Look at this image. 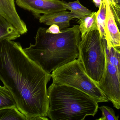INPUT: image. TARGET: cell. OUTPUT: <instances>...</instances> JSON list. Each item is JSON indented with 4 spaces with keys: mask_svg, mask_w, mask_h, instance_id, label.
<instances>
[{
    "mask_svg": "<svg viewBox=\"0 0 120 120\" xmlns=\"http://www.w3.org/2000/svg\"><path fill=\"white\" fill-rule=\"evenodd\" d=\"M51 78V74L28 57L19 42L0 41V79L27 120L48 116L47 84Z\"/></svg>",
    "mask_w": 120,
    "mask_h": 120,
    "instance_id": "cell-1",
    "label": "cell"
},
{
    "mask_svg": "<svg viewBox=\"0 0 120 120\" xmlns=\"http://www.w3.org/2000/svg\"><path fill=\"white\" fill-rule=\"evenodd\" d=\"M47 29L39 28L35 44H30L23 49L30 59L50 74L79 57L81 35L78 25L61 30V33L57 34L47 33Z\"/></svg>",
    "mask_w": 120,
    "mask_h": 120,
    "instance_id": "cell-2",
    "label": "cell"
},
{
    "mask_svg": "<svg viewBox=\"0 0 120 120\" xmlns=\"http://www.w3.org/2000/svg\"><path fill=\"white\" fill-rule=\"evenodd\" d=\"M48 116L52 120H83L94 116L98 102L77 88L52 83L48 89Z\"/></svg>",
    "mask_w": 120,
    "mask_h": 120,
    "instance_id": "cell-3",
    "label": "cell"
},
{
    "mask_svg": "<svg viewBox=\"0 0 120 120\" xmlns=\"http://www.w3.org/2000/svg\"><path fill=\"white\" fill-rule=\"evenodd\" d=\"M51 77L53 83L77 88L92 97L98 103L109 101L97 83L87 74L79 58L53 71Z\"/></svg>",
    "mask_w": 120,
    "mask_h": 120,
    "instance_id": "cell-4",
    "label": "cell"
},
{
    "mask_svg": "<svg viewBox=\"0 0 120 120\" xmlns=\"http://www.w3.org/2000/svg\"><path fill=\"white\" fill-rule=\"evenodd\" d=\"M79 56L87 74L97 83L102 78L106 58L104 45L98 30L87 33L79 44Z\"/></svg>",
    "mask_w": 120,
    "mask_h": 120,
    "instance_id": "cell-5",
    "label": "cell"
},
{
    "mask_svg": "<svg viewBox=\"0 0 120 120\" xmlns=\"http://www.w3.org/2000/svg\"><path fill=\"white\" fill-rule=\"evenodd\" d=\"M97 84L114 107L120 109V78L116 68L107 59L104 74Z\"/></svg>",
    "mask_w": 120,
    "mask_h": 120,
    "instance_id": "cell-6",
    "label": "cell"
},
{
    "mask_svg": "<svg viewBox=\"0 0 120 120\" xmlns=\"http://www.w3.org/2000/svg\"><path fill=\"white\" fill-rule=\"evenodd\" d=\"M17 5L39 18L41 14L66 10V2L60 0H16Z\"/></svg>",
    "mask_w": 120,
    "mask_h": 120,
    "instance_id": "cell-7",
    "label": "cell"
},
{
    "mask_svg": "<svg viewBox=\"0 0 120 120\" xmlns=\"http://www.w3.org/2000/svg\"><path fill=\"white\" fill-rule=\"evenodd\" d=\"M0 16L10 23L21 35L27 33L26 25L17 13L14 0H0Z\"/></svg>",
    "mask_w": 120,
    "mask_h": 120,
    "instance_id": "cell-8",
    "label": "cell"
},
{
    "mask_svg": "<svg viewBox=\"0 0 120 120\" xmlns=\"http://www.w3.org/2000/svg\"><path fill=\"white\" fill-rule=\"evenodd\" d=\"M106 7L105 39L107 46L120 48V32L111 9L109 0H105Z\"/></svg>",
    "mask_w": 120,
    "mask_h": 120,
    "instance_id": "cell-9",
    "label": "cell"
},
{
    "mask_svg": "<svg viewBox=\"0 0 120 120\" xmlns=\"http://www.w3.org/2000/svg\"><path fill=\"white\" fill-rule=\"evenodd\" d=\"M74 18H78L75 14L64 10L40 15L39 22L47 26L56 24L62 30L68 28L70 26V21Z\"/></svg>",
    "mask_w": 120,
    "mask_h": 120,
    "instance_id": "cell-10",
    "label": "cell"
},
{
    "mask_svg": "<svg viewBox=\"0 0 120 120\" xmlns=\"http://www.w3.org/2000/svg\"><path fill=\"white\" fill-rule=\"evenodd\" d=\"M21 34L4 17L0 16V41L13 40L19 38Z\"/></svg>",
    "mask_w": 120,
    "mask_h": 120,
    "instance_id": "cell-11",
    "label": "cell"
},
{
    "mask_svg": "<svg viewBox=\"0 0 120 120\" xmlns=\"http://www.w3.org/2000/svg\"><path fill=\"white\" fill-rule=\"evenodd\" d=\"M97 12H92L90 14L78 19V22L79 24V29L81 38L87 33L92 31L98 30L97 21Z\"/></svg>",
    "mask_w": 120,
    "mask_h": 120,
    "instance_id": "cell-12",
    "label": "cell"
},
{
    "mask_svg": "<svg viewBox=\"0 0 120 120\" xmlns=\"http://www.w3.org/2000/svg\"><path fill=\"white\" fill-rule=\"evenodd\" d=\"M102 40L106 59L116 68L120 79V48L114 47L112 45L107 46L105 38Z\"/></svg>",
    "mask_w": 120,
    "mask_h": 120,
    "instance_id": "cell-13",
    "label": "cell"
},
{
    "mask_svg": "<svg viewBox=\"0 0 120 120\" xmlns=\"http://www.w3.org/2000/svg\"><path fill=\"white\" fill-rule=\"evenodd\" d=\"M0 109L17 107L16 102L13 95L5 86H0Z\"/></svg>",
    "mask_w": 120,
    "mask_h": 120,
    "instance_id": "cell-14",
    "label": "cell"
},
{
    "mask_svg": "<svg viewBox=\"0 0 120 120\" xmlns=\"http://www.w3.org/2000/svg\"><path fill=\"white\" fill-rule=\"evenodd\" d=\"M27 120L17 107L0 109V120Z\"/></svg>",
    "mask_w": 120,
    "mask_h": 120,
    "instance_id": "cell-15",
    "label": "cell"
},
{
    "mask_svg": "<svg viewBox=\"0 0 120 120\" xmlns=\"http://www.w3.org/2000/svg\"><path fill=\"white\" fill-rule=\"evenodd\" d=\"M67 9L71 11L77 16L78 19H82L92 13L90 10L82 5L79 0L74 2H66Z\"/></svg>",
    "mask_w": 120,
    "mask_h": 120,
    "instance_id": "cell-16",
    "label": "cell"
},
{
    "mask_svg": "<svg viewBox=\"0 0 120 120\" xmlns=\"http://www.w3.org/2000/svg\"><path fill=\"white\" fill-rule=\"evenodd\" d=\"M106 7L105 0H102L101 3L97 11V24L98 30L102 39L105 38V27L106 23Z\"/></svg>",
    "mask_w": 120,
    "mask_h": 120,
    "instance_id": "cell-17",
    "label": "cell"
},
{
    "mask_svg": "<svg viewBox=\"0 0 120 120\" xmlns=\"http://www.w3.org/2000/svg\"><path fill=\"white\" fill-rule=\"evenodd\" d=\"M102 112L101 117L97 120H118V116L115 115V112L113 109L107 106H102L99 107Z\"/></svg>",
    "mask_w": 120,
    "mask_h": 120,
    "instance_id": "cell-18",
    "label": "cell"
},
{
    "mask_svg": "<svg viewBox=\"0 0 120 120\" xmlns=\"http://www.w3.org/2000/svg\"><path fill=\"white\" fill-rule=\"evenodd\" d=\"M116 25L120 32V8L118 5L110 4Z\"/></svg>",
    "mask_w": 120,
    "mask_h": 120,
    "instance_id": "cell-19",
    "label": "cell"
},
{
    "mask_svg": "<svg viewBox=\"0 0 120 120\" xmlns=\"http://www.w3.org/2000/svg\"><path fill=\"white\" fill-rule=\"evenodd\" d=\"M46 32L52 34H57L61 33L59 26L56 24L51 25L49 28L47 29Z\"/></svg>",
    "mask_w": 120,
    "mask_h": 120,
    "instance_id": "cell-20",
    "label": "cell"
},
{
    "mask_svg": "<svg viewBox=\"0 0 120 120\" xmlns=\"http://www.w3.org/2000/svg\"><path fill=\"white\" fill-rule=\"evenodd\" d=\"M48 120L49 119L46 116H36L31 119V120Z\"/></svg>",
    "mask_w": 120,
    "mask_h": 120,
    "instance_id": "cell-21",
    "label": "cell"
},
{
    "mask_svg": "<svg viewBox=\"0 0 120 120\" xmlns=\"http://www.w3.org/2000/svg\"><path fill=\"white\" fill-rule=\"evenodd\" d=\"M110 4L113 5H120V0H109Z\"/></svg>",
    "mask_w": 120,
    "mask_h": 120,
    "instance_id": "cell-22",
    "label": "cell"
},
{
    "mask_svg": "<svg viewBox=\"0 0 120 120\" xmlns=\"http://www.w3.org/2000/svg\"><path fill=\"white\" fill-rule=\"evenodd\" d=\"M93 1L96 6L99 8L101 3L102 0H93Z\"/></svg>",
    "mask_w": 120,
    "mask_h": 120,
    "instance_id": "cell-23",
    "label": "cell"
},
{
    "mask_svg": "<svg viewBox=\"0 0 120 120\" xmlns=\"http://www.w3.org/2000/svg\"><path fill=\"white\" fill-rule=\"evenodd\" d=\"M119 5V7H120V5Z\"/></svg>",
    "mask_w": 120,
    "mask_h": 120,
    "instance_id": "cell-24",
    "label": "cell"
}]
</instances>
